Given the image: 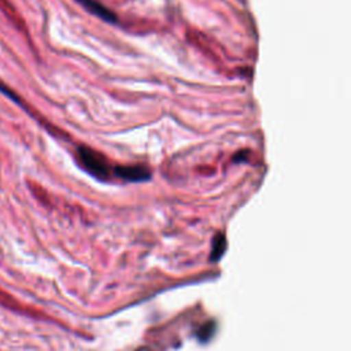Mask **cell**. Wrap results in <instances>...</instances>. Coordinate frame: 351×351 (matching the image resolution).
<instances>
[{"label": "cell", "instance_id": "2", "mask_svg": "<svg viewBox=\"0 0 351 351\" xmlns=\"http://www.w3.org/2000/svg\"><path fill=\"white\" fill-rule=\"evenodd\" d=\"M114 174L126 181H144L151 177L143 166H114Z\"/></svg>", "mask_w": 351, "mask_h": 351}, {"label": "cell", "instance_id": "1", "mask_svg": "<svg viewBox=\"0 0 351 351\" xmlns=\"http://www.w3.org/2000/svg\"><path fill=\"white\" fill-rule=\"evenodd\" d=\"M77 154L81 166L93 177L100 180H108L110 176L114 174V167L97 151L89 147H80Z\"/></svg>", "mask_w": 351, "mask_h": 351}, {"label": "cell", "instance_id": "5", "mask_svg": "<svg viewBox=\"0 0 351 351\" xmlns=\"http://www.w3.org/2000/svg\"><path fill=\"white\" fill-rule=\"evenodd\" d=\"M0 302L7 306H11V298H8V295H5L3 292H0Z\"/></svg>", "mask_w": 351, "mask_h": 351}, {"label": "cell", "instance_id": "4", "mask_svg": "<svg viewBox=\"0 0 351 351\" xmlns=\"http://www.w3.org/2000/svg\"><path fill=\"white\" fill-rule=\"evenodd\" d=\"M214 254L217 255V256H219L221 254H222V251H223V247H225V239H223V236L222 234H218V237H217V240L214 241Z\"/></svg>", "mask_w": 351, "mask_h": 351}, {"label": "cell", "instance_id": "3", "mask_svg": "<svg viewBox=\"0 0 351 351\" xmlns=\"http://www.w3.org/2000/svg\"><path fill=\"white\" fill-rule=\"evenodd\" d=\"M81 5H84L86 10H89L93 15L101 18L106 22H111L115 23L117 22V16L112 11H110L108 8H106L103 4H100L97 0H77Z\"/></svg>", "mask_w": 351, "mask_h": 351}]
</instances>
